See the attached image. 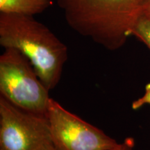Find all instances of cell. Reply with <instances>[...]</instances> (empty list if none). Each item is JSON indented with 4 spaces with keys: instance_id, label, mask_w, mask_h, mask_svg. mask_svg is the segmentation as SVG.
<instances>
[{
    "instance_id": "obj_1",
    "label": "cell",
    "mask_w": 150,
    "mask_h": 150,
    "mask_svg": "<svg viewBox=\"0 0 150 150\" xmlns=\"http://www.w3.org/2000/svg\"><path fill=\"white\" fill-rule=\"evenodd\" d=\"M148 0H57L67 24L110 51L125 44Z\"/></svg>"
},
{
    "instance_id": "obj_10",
    "label": "cell",
    "mask_w": 150,
    "mask_h": 150,
    "mask_svg": "<svg viewBox=\"0 0 150 150\" xmlns=\"http://www.w3.org/2000/svg\"><path fill=\"white\" fill-rule=\"evenodd\" d=\"M144 16L150 18V0H148L147 5H146L145 12H144Z\"/></svg>"
},
{
    "instance_id": "obj_4",
    "label": "cell",
    "mask_w": 150,
    "mask_h": 150,
    "mask_svg": "<svg viewBox=\"0 0 150 150\" xmlns=\"http://www.w3.org/2000/svg\"><path fill=\"white\" fill-rule=\"evenodd\" d=\"M52 142L58 150H108L118 142L53 99L46 112Z\"/></svg>"
},
{
    "instance_id": "obj_9",
    "label": "cell",
    "mask_w": 150,
    "mask_h": 150,
    "mask_svg": "<svg viewBox=\"0 0 150 150\" xmlns=\"http://www.w3.org/2000/svg\"><path fill=\"white\" fill-rule=\"evenodd\" d=\"M39 150H58V149L54 147L52 142H50V143L46 144L45 145H44L43 147H41Z\"/></svg>"
},
{
    "instance_id": "obj_3",
    "label": "cell",
    "mask_w": 150,
    "mask_h": 150,
    "mask_svg": "<svg viewBox=\"0 0 150 150\" xmlns=\"http://www.w3.org/2000/svg\"><path fill=\"white\" fill-rule=\"evenodd\" d=\"M0 56V96L27 111L46 115L50 91L29 60L12 48Z\"/></svg>"
},
{
    "instance_id": "obj_5",
    "label": "cell",
    "mask_w": 150,
    "mask_h": 150,
    "mask_svg": "<svg viewBox=\"0 0 150 150\" xmlns=\"http://www.w3.org/2000/svg\"><path fill=\"white\" fill-rule=\"evenodd\" d=\"M50 142L46 115L22 109L0 96V150H39Z\"/></svg>"
},
{
    "instance_id": "obj_7",
    "label": "cell",
    "mask_w": 150,
    "mask_h": 150,
    "mask_svg": "<svg viewBox=\"0 0 150 150\" xmlns=\"http://www.w3.org/2000/svg\"><path fill=\"white\" fill-rule=\"evenodd\" d=\"M131 35L143 42L150 50V18L141 17L132 30Z\"/></svg>"
},
{
    "instance_id": "obj_6",
    "label": "cell",
    "mask_w": 150,
    "mask_h": 150,
    "mask_svg": "<svg viewBox=\"0 0 150 150\" xmlns=\"http://www.w3.org/2000/svg\"><path fill=\"white\" fill-rule=\"evenodd\" d=\"M52 0H0V13L33 16L52 5Z\"/></svg>"
},
{
    "instance_id": "obj_2",
    "label": "cell",
    "mask_w": 150,
    "mask_h": 150,
    "mask_svg": "<svg viewBox=\"0 0 150 150\" xmlns=\"http://www.w3.org/2000/svg\"><path fill=\"white\" fill-rule=\"evenodd\" d=\"M0 45L25 56L50 91L59 83L68 59L67 48L33 16L0 13Z\"/></svg>"
},
{
    "instance_id": "obj_8",
    "label": "cell",
    "mask_w": 150,
    "mask_h": 150,
    "mask_svg": "<svg viewBox=\"0 0 150 150\" xmlns=\"http://www.w3.org/2000/svg\"><path fill=\"white\" fill-rule=\"evenodd\" d=\"M134 138H127L122 143H119L116 147L108 150H134Z\"/></svg>"
}]
</instances>
